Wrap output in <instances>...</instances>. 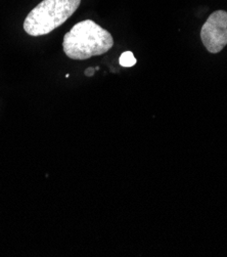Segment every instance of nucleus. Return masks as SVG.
<instances>
[{"instance_id": "nucleus-4", "label": "nucleus", "mask_w": 227, "mask_h": 257, "mask_svg": "<svg viewBox=\"0 0 227 257\" xmlns=\"http://www.w3.org/2000/svg\"><path fill=\"white\" fill-rule=\"evenodd\" d=\"M119 63L122 67L125 68H130L133 67L136 64V59L131 51H125L120 57Z\"/></svg>"}, {"instance_id": "nucleus-3", "label": "nucleus", "mask_w": 227, "mask_h": 257, "mask_svg": "<svg viewBox=\"0 0 227 257\" xmlns=\"http://www.w3.org/2000/svg\"><path fill=\"white\" fill-rule=\"evenodd\" d=\"M200 39L211 54H218L227 45V12H214L203 25Z\"/></svg>"}, {"instance_id": "nucleus-5", "label": "nucleus", "mask_w": 227, "mask_h": 257, "mask_svg": "<svg viewBox=\"0 0 227 257\" xmlns=\"http://www.w3.org/2000/svg\"><path fill=\"white\" fill-rule=\"evenodd\" d=\"M94 71H95L94 68H88V69L85 70V75L88 76V77H91V76L94 75Z\"/></svg>"}, {"instance_id": "nucleus-1", "label": "nucleus", "mask_w": 227, "mask_h": 257, "mask_svg": "<svg viewBox=\"0 0 227 257\" xmlns=\"http://www.w3.org/2000/svg\"><path fill=\"white\" fill-rule=\"evenodd\" d=\"M114 46L112 34L92 20H85L73 26L65 34L63 48L72 60H87L107 54Z\"/></svg>"}, {"instance_id": "nucleus-2", "label": "nucleus", "mask_w": 227, "mask_h": 257, "mask_svg": "<svg viewBox=\"0 0 227 257\" xmlns=\"http://www.w3.org/2000/svg\"><path fill=\"white\" fill-rule=\"evenodd\" d=\"M81 0H43L24 21V30L33 37L53 32L78 10Z\"/></svg>"}]
</instances>
